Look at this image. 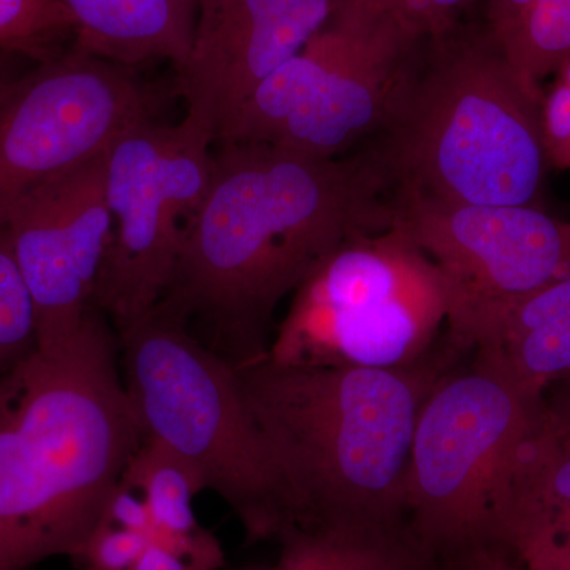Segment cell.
Returning a JSON list of instances; mask_svg holds the SVG:
<instances>
[{
  "label": "cell",
  "mask_w": 570,
  "mask_h": 570,
  "mask_svg": "<svg viewBox=\"0 0 570 570\" xmlns=\"http://www.w3.org/2000/svg\"><path fill=\"white\" fill-rule=\"evenodd\" d=\"M390 187L363 148L318 157L216 142L156 311L238 366L268 354L277 306L355 236L393 227Z\"/></svg>",
  "instance_id": "obj_1"
},
{
  "label": "cell",
  "mask_w": 570,
  "mask_h": 570,
  "mask_svg": "<svg viewBox=\"0 0 570 570\" xmlns=\"http://www.w3.org/2000/svg\"><path fill=\"white\" fill-rule=\"evenodd\" d=\"M141 441L119 337L94 305L0 374V570L77 560Z\"/></svg>",
  "instance_id": "obj_2"
},
{
  "label": "cell",
  "mask_w": 570,
  "mask_h": 570,
  "mask_svg": "<svg viewBox=\"0 0 570 570\" xmlns=\"http://www.w3.org/2000/svg\"><path fill=\"white\" fill-rule=\"evenodd\" d=\"M463 354L444 336L406 366L302 367L268 354L234 366L291 498L295 527L407 523L420 412Z\"/></svg>",
  "instance_id": "obj_3"
},
{
  "label": "cell",
  "mask_w": 570,
  "mask_h": 570,
  "mask_svg": "<svg viewBox=\"0 0 570 570\" xmlns=\"http://www.w3.org/2000/svg\"><path fill=\"white\" fill-rule=\"evenodd\" d=\"M542 89L505 59L485 22L428 37L387 122L365 149L390 194L452 205L540 206L550 164Z\"/></svg>",
  "instance_id": "obj_4"
},
{
  "label": "cell",
  "mask_w": 570,
  "mask_h": 570,
  "mask_svg": "<svg viewBox=\"0 0 570 570\" xmlns=\"http://www.w3.org/2000/svg\"><path fill=\"white\" fill-rule=\"evenodd\" d=\"M119 351L142 438L163 442L195 469L205 490L234 510L247 543L295 527L291 498L234 365L156 309L119 336Z\"/></svg>",
  "instance_id": "obj_5"
},
{
  "label": "cell",
  "mask_w": 570,
  "mask_h": 570,
  "mask_svg": "<svg viewBox=\"0 0 570 570\" xmlns=\"http://www.w3.org/2000/svg\"><path fill=\"white\" fill-rule=\"evenodd\" d=\"M426 40L381 0H335L324 26L257 86L216 142L346 156L387 122Z\"/></svg>",
  "instance_id": "obj_6"
},
{
  "label": "cell",
  "mask_w": 570,
  "mask_h": 570,
  "mask_svg": "<svg viewBox=\"0 0 570 570\" xmlns=\"http://www.w3.org/2000/svg\"><path fill=\"white\" fill-rule=\"evenodd\" d=\"M436 265L392 227L337 247L294 292L268 356L302 367L411 365L448 321Z\"/></svg>",
  "instance_id": "obj_7"
},
{
  "label": "cell",
  "mask_w": 570,
  "mask_h": 570,
  "mask_svg": "<svg viewBox=\"0 0 570 570\" xmlns=\"http://www.w3.org/2000/svg\"><path fill=\"white\" fill-rule=\"evenodd\" d=\"M542 404V396L478 356L428 397L412 441L406 513L412 532L438 558L490 543L499 475Z\"/></svg>",
  "instance_id": "obj_8"
},
{
  "label": "cell",
  "mask_w": 570,
  "mask_h": 570,
  "mask_svg": "<svg viewBox=\"0 0 570 570\" xmlns=\"http://www.w3.org/2000/svg\"><path fill=\"white\" fill-rule=\"evenodd\" d=\"M212 134L190 118L140 119L107 149L112 234L92 305L116 335L156 309L174 277L184 230L212 174Z\"/></svg>",
  "instance_id": "obj_9"
},
{
  "label": "cell",
  "mask_w": 570,
  "mask_h": 570,
  "mask_svg": "<svg viewBox=\"0 0 570 570\" xmlns=\"http://www.w3.org/2000/svg\"><path fill=\"white\" fill-rule=\"evenodd\" d=\"M390 200L393 227L441 273L445 337L466 354L521 303L570 275V220L540 206L452 205L404 190Z\"/></svg>",
  "instance_id": "obj_10"
},
{
  "label": "cell",
  "mask_w": 570,
  "mask_h": 570,
  "mask_svg": "<svg viewBox=\"0 0 570 570\" xmlns=\"http://www.w3.org/2000/svg\"><path fill=\"white\" fill-rule=\"evenodd\" d=\"M134 67L71 45L0 85V236L26 195L154 116Z\"/></svg>",
  "instance_id": "obj_11"
},
{
  "label": "cell",
  "mask_w": 570,
  "mask_h": 570,
  "mask_svg": "<svg viewBox=\"0 0 570 570\" xmlns=\"http://www.w3.org/2000/svg\"><path fill=\"white\" fill-rule=\"evenodd\" d=\"M107 149L26 195L7 224L32 299L39 347L75 335L91 309L112 234Z\"/></svg>",
  "instance_id": "obj_12"
},
{
  "label": "cell",
  "mask_w": 570,
  "mask_h": 570,
  "mask_svg": "<svg viewBox=\"0 0 570 570\" xmlns=\"http://www.w3.org/2000/svg\"><path fill=\"white\" fill-rule=\"evenodd\" d=\"M193 47L176 70L186 118L217 135L324 26L335 0H195Z\"/></svg>",
  "instance_id": "obj_13"
},
{
  "label": "cell",
  "mask_w": 570,
  "mask_h": 570,
  "mask_svg": "<svg viewBox=\"0 0 570 570\" xmlns=\"http://www.w3.org/2000/svg\"><path fill=\"white\" fill-rule=\"evenodd\" d=\"M490 543L527 570H570V438L543 404L499 475Z\"/></svg>",
  "instance_id": "obj_14"
},
{
  "label": "cell",
  "mask_w": 570,
  "mask_h": 570,
  "mask_svg": "<svg viewBox=\"0 0 570 570\" xmlns=\"http://www.w3.org/2000/svg\"><path fill=\"white\" fill-rule=\"evenodd\" d=\"M73 20L71 45L134 67L165 59L179 70L193 47L195 0H58Z\"/></svg>",
  "instance_id": "obj_15"
},
{
  "label": "cell",
  "mask_w": 570,
  "mask_h": 570,
  "mask_svg": "<svg viewBox=\"0 0 570 570\" xmlns=\"http://www.w3.org/2000/svg\"><path fill=\"white\" fill-rule=\"evenodd\" d=\"M532 395L542 396L570 374V275L512 311L497 333L475 348Z\"/></svg>",
  "instance_id": "obj_16"
},
{
  "label": "cell",
  "mask_w": 570,
  "mask_h": 570,
  "mask_svg": "<svg viewBox=\"0 0 570 570\" xmlns=\"http://www.w3.org/2000/svg\"><path fill=\"white\" fill-rule=\"evenodd\" d=\"M273 568L243 570H439V558L400 527H291Z\"/></svg>",
  "instance_id": "obj_17"
},
{
  "label": "cell",
  "mask_w": 570,
  "mask_h": 570,
  "mask_svg": "<svg viewBox=\"0 0 570 570\" xmlns=\"http://www.w3.org/2000/svg\"><path fill=\"white\" fill-rule=\"evenodd\" d=\"M119 482L140 494L156 530L174 534L204 530L194 513V499L205 491L204 483L195 469L163 442L142 438Z\"/></svg>",
  "instance_id": "obj_18"
},
{
  "label": "cell",
  "mask_w": 570,
  "mask_h": 570,
  "mask_svg": "<svg viewBox=\"0 0 570 570\" xmlns=\"http://www.w3.org/2000/svg\"><path fill=\"white\" fill-rule=\"evenodd\" d=\"M491 36L517 73L540 89V81L557 73L570 56V0H539L520 20Z\"/></svg>",
  "instance_id": "obj_19"
},
{
  "label": "cell",
  "mask_w": 570,
  "mask_h": 570,
  "mask_svg": "<svg viewBox=\"0 0 570 570\" xmlns=\"http://www.w3.org/2000/svg\"><path fill=\"white\" fill-rule=\"evenodd\" d=\"M73 33V20L58 0H0V51L39 63L61 55Z\"/></svg>",
  "instance_id": "obj_20"
},
{
  "label": "cell",
  "mask_w": 570,
  "mask_h": 570,
  "mask_svg": "<svg viewBox=\"0 0 570 570\" xmlns=\"http://www.w3.org/2000/svg\"><path fill=\"white\" fill-rule=\"evenodd\" d=\"M39 347L32 299L7 235L0 236V374Z\"/></svg>",
  "instance_id": "obj_21"
},
{
  "label": "cell",
  "mask_w": 570,
  "mask_h": 570,
  "mask_svg": "<svg viewBox=\"0 0 570 570\" xmlns=\"http://www.w3.org/2000/svg\"><path fill=\"white\" fill-rule=\"evenodd\" d=\"M148 546L149 538L142 532L102 521L71 562L81 570H132Z\"/></svg>",
  "instance_id": "obj_22"
},
{
  "label": "cell",
  "mask_w": 570,
  "mask_h": 570,
  "mask_svg": "<svg viewBox=\"0 0 570 570\" xmlns=\"http://www.w3.org/2000/svg\"><path fill=\"white\" fill-rule=\"evenodd\" d=\"M540 121L550 167L570 170V88L558 78L543 92Z\"/></svg>",
  "instance_id": "obj_23"
},
{
  "label": "cell",
  "mask_w": 570,
  "mask_h": 570,
  "mask_svg": "<svg viewBox=\"0 0 570 570\" xmlns=\"http://www.w3.org/2000/svg\"><path fill=\"white\" fill-rule=\"evenodd\" d=\"M412 29L425 37L449 31L472 0H381Z\"/></svg>",
  "instance_id": "obj_24"
},
{
  "label": "cell",
  "mask_w": 570,
  "mask_h": 570,
  "mask_svg": "<svg viewBox=\"0 0 570 570\" xmlns=\"http://www.w3.org/2000/svg\"><path fill=\"white\" fill-rule=\"evenodd\" d=\"M439 570H527L493 543L466 547L439 557Z\"/></svg>",
  "instance_id": "obj_25"
},
{
  "label": "cell",
  "mask_w": 570,
  "mask_h": 570,
  "mask_svg": "<svg viewBox=\"0 0 570 570\" xmlns=\"http://www.w3.org/2000/svg\"><path fill=\"white\" fill-rule=\"evenodd\" d=\"M102 521L126 530L142 532L146 535L153 527L151 513L146 502L137 491L127 489L121 482L111 493Z\"/></svg>",
  "instance_id": "obj_26"
},
{
  "label": "cell",
  "mask_w": 570,
  "mask_h": 570,
  "mask_svg": "<svg viewBox=\"0 0 570 570\" xmlns=\"http://www.w3.org/2000/svg\"><path fill=\"white\" fill-rule=\"evenodd\" d=\"M542 401L553 426L570 438V374L550 384L543 392Z\"/></svg>",
  "instance_id": "obj_27"
},
{
  "label": "cell",
  "mask_w": 570,
  "mask_h": 570,
  "mask_svg": "<svg viewBox=\"0 0 570 570\" xmlns=\"http://www.w3.org/2000/svg\"><path fill=\"white\" fill-rule=\"evenodd\" d=\"M132 570H208L197 562L179 557L174 551L149 542Z\"/></svg>",
  "instance_id": "obj_28"
},
{
  "label": "cell",
  "mask_w": 570,
  "mask_h": 570,
  "mask_svg": "<svg viewBox=\"0 0 570 570\" xmlns=\"http://www.w3.org/2000/svg\"><path fill=\"white\" fill-rule=\"evenodd\" d=\"M539 0H489L485 26L491 32H499L520 20Z\"/></svg>",
  "instance_id": "obj_29"
},
{
  "label": "cell",
  "mask_w": 570,
  "mask_h": 570,
  "mask_svg": "<svg viewBox=\"0 0 570 570\" xmlns=\"http://www.w3.org/2000/svg\"><path fill=\"white\" fill-rule=\"evenodd\" d=\"M22 56L14 55V52L0 51V85L13 78L14 75L21 73L20 62Z\"/></svg>",
  "instance_id": "obj_30"
},
{
  "label": "cell",
  "mask_w": 570,
  "mask_h": 570,
  "mask_svg": "<svg viewBox=\"0 0 570 570\" xmlns=\"http://www.w3.org/2000/svg\"><path fill=\"white\" fill-rule=\"evenodd\" d=\"M557 78L570 88V56L561 63L560 69L557 71Z\"/></svg>",
  "instance_id": "obj_31"
}]
</instances>
